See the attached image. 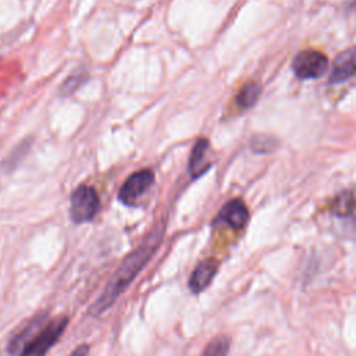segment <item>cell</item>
Masks as SVG:
<instances>
[{
  "label": "cell",
  "instance_id": "cell-1",
  "mask_svg": "<svg viewBox=\"0 0 356 356\" xmlns=\"http://www.w3.org/2000/svg\"><path fill=\"white\" fill-rule=\"evenodd\" d=\"M163 239V228L156 227L152 229L142 242L124 259L113 278L104 286L103 292L97 298V300L89 309L92 316H100L104 313L127 289V286L135 280L139 271L147 264L154 252L157 250L160 242Z\"/></svg>",
  "mask_w": 356,
  "mask_h": 356
},
{
  "label": "cell",
  "instance_id": "cell-2",
  "mask_svg": "<svg viewBox=\"0 0 356 356\" xmlns=\"http://www.w3.org/2000/svg\"><path fill=\"white\" fill-rule=\"evenodd\" d=\"M68 317L60 316L44 323L26 342L19 356H46L49 349L58 341L67 328Z\"/></svg>",
  "mask_w": 356,
  "mask_h": 356
},
{
  "label": "cell",
  "instance_id": "cell-3",
  "mask_svg": "<svg viewBox=\"0 0 356 356\" xmlns=\"http://www.w3.org/2000/svg\"><path fill=\"white\" fill-rule=\"evenodd\" d=\"M99 209L100 199L95 188L89 185H79L71 193L70 216L75 224H82L93 220Z\"/></svg>",
  "mask_w": 356,
  "mask_h": 356
},
{
  "label": "cell",
  "instance_id": "cell-4",
  "mask_svg": "<svg viewBox=\"0 0 356 356\" xmlns=\"http://www.w3.org/2000/svg\"><path fill=\"white\" fill-rule=\"evenodd\" d=\"M292 70L299 79H316L328 70V58L317 50H303L292 61Z\"/></svg>",
  "mask_w": 356,
  "mask_h": 356
},
{
  "label": "cell",
  "instance_id": "cell-5",
  "mask_svg": "<svg viewBox=\"0 0 356 356\" xmlns=\"http://www.w3.org/2000/svg\"><path fill=\"white\" fill-rule=\"evenodd\" d=\"M154 182V174L152 170H140L131 174L118 192V199L125 206H135L138 199L147 192Z\"/></svg>",
  "mask_w": 356,
  "mask_h": 356
},
{
  "label": "cell",
  "instance_id": "cell-6",
  "mask_svg": "<svg viewBox=\"0 0 356 356\" xmlns=\"http://www.w3.org/2000/svg\"><path fill=\"white\" fill-rule=\"evenodd\" d=\"M249 220V211L246 204L241 199L228 200L220 210L216 221L224 222L234 229H241Z\"/></svg>",
  "mask_w": 356,
  "mask_h": 356
},
{
  "label": "cell",
  "instance_id": "cell-7",
  "mask_svg": "<svg viewBox=\"0 0 356 356\" xmlns=\"http://www.w3.org/2000/svg\"><path fill=\"white\" fill-rule=\"evenodd\" d=\"M356 72V47H350L334 60L328 82L330 83H341L348 81Z\"/></svg>",
  "mask_w": 356,
  "mask_h": 356
},
{
  "label": "cell",
  "instance_id": "cell-8",
  "mask_svg": "<svg viewBox=\"0 0 356 356\" xmlns=\"http://www.w3.org/2000/svg\"><path fill=\"white\" fill-rule=\"evenodd\" d=\"M217 273V263L211 259L200 261L192 271L188 285L193 293H200L204 291L210 282L213 281L214 275Z\"/></svg>",
  "mask_w": 356,
  "mask_h": 356
},
{
  "label": "cell",
  "instance_id": "cell-9",
  "mask_svg": "<svg viewBox=\"0 0 356 356\" xmlns=\"http://www.w3.org/2000/svg\"><path fill=\"white\" fill-rule=\"evenodd\" d=\"M209 150V140L202 138L199 139L191 152L189 157V172L192 178H199L202 174H204L210 168V163L206 160V154Z\"/></svg>",
  "mask_w": 356,
  "mask_h": 356
},
{
  "label": "cell",
  "instance_id": "cell-10",
  "mask_svg": "<svg viewBox=\"0 0 356 356\" xmlns=\"http://www.w3.org/2000/svg\"><path fill=\"white\" fill-rule=\"evenodd\" d=\"M44 318H46L44 314L38 316L36 318L31 320L18 334H15V335L13 337V339L10 341V343H8V352H10L11 355L21 353V350L24 349V346L26 345V342L31 339V337L44 324Z\"/></svg>",
  "mask_w": 356,
  "mask_h": 356
},
{
  "label": "cell",
  "instance_id": "cell-11",
  "mask_svg": "<svg viewBox=\"0 0 356 356\" xmlns=\"http://www.w3.org/2000/svg\"><path fill=\"white\" fill-rule=\"evenodd\" d=\"M260 96V86L254 82H248L242 86L236 96V106L239 108H250Z\"/></svg>",
  "mask_w": 356,
  "mask_h": 356
},
{
  "label": "cell",
  "instance_id": "cell-12",
  "mask_svg": "<svg viewBox=\"0 0 356 356\" xmlns=\"http://www.w3.org/2000/svg\"><path fill=\"white\" fill-rule=\"evenodd\" d=\"M229 350V339L225 335L216 337L204 348L202 356H227Z\"/></svg>",
  "mask_w": 356,
  "mask_h": 356
},
{
  "label": "cell",
  "instance_id": "cell-13",
  "mask_svg": "<svg viewBox=\"0 0 356 356\" xmlns=\"http://www.w3.org/2000/svg\"><path fill=\"white\" fill-rule=\"evenodd\" d=\"M86 81V72H75L72 75H70L67 78V81L63 83V88H61V93L64 96H68L71 93H74L81 85H83V82Z\"/></svg>",
  "mask_w": 356,
  "mask_h": 356
},
{
  "label": "cell",
  "instance_id": "cell-14",
  "mask_svg": "<svg viewBox=\"0 0 356 356\" xmlns=\"http://www.w3.org/2000/svg\"><path fill=\"white\" fill-rule=\"evenodd\" d=\"M355 207V200L350 193H342L335 202V213L339 216H348Z\"/></svg>",
  "mask_w": 356,
  "mask_h": 356
},
{
  "label": "cell",
  "instance_id": "cell-15",
  "mask_svg": "<svg viewBox=\"0 0 356 356\" xmlns=\"http://www.w3.org/2000/svg\"><path fill=\"white\" fill-rule=\"evenodd\" d=\"M89 355V346L86 343H81L78 348H75L70 356H88Z\"/></svg>",
  "mask_w": 356,
  "mask_h": 356
}]
</instances>
